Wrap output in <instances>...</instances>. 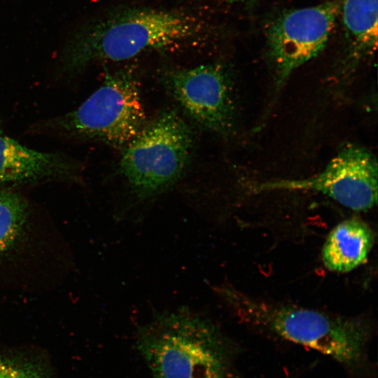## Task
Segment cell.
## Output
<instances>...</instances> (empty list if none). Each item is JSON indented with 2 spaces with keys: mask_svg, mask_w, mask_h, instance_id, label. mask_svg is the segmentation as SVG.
<instances>
[{
  "mask_svg": "<svg viewBox=\"0 0 378 378\" xmlns=\"http://www.w3.org/2000/svg\"><path fill=\"white\" fill-rule=\"evenodd\" d=\"M374 241V232L365 221L346 219L328 233L321 250L323 264L332 272H351L366 262Z\"/></svg>",
  "mask_w": 378,
  "mask_h": 378,
  "instance_id": "obj_10",
  "label": "cell"
},
{
  "mask_svg": "<svg viewBox=\"0 0 378 378\" xmlns=\"http://www.w3.org/2000/svg\"><path fill=\"white\" fill-rule=\"evenodd\" d=\"M0 378H42L35 370L0 356Z\"/></svg>",
  "mask_w": 378,
  "mask_h": 378,
  "instance_id": "obj_13",
  "label": "cell"
},
{
  "mask_svg": "<svg viewBox=\"0 0 378 378\" xmlns=\"http://www.w3.org/2000/svg\"><path fill=\"white\" fill-rule=\"evenodd\" d=\"M78 172V166L70 158L27 147L0 128L1 186L75 180Z\"/></svg>",
  "mask_w": 378,
  "mask_h": 378,
  "instance_id": "obj_9",
  "label": "cell"
},
{
  "mask_svg": "<svg viewBox=\"0 0 378 378\" xmlns=\"http://www.w3.org/2000/svg\"><path fill=\"white\" fill-rule=\"evenodd\" d=\"M232 1H244V0H232Z\"/></svg>",
  "mask_w": 378,
  "mask_h": 378,
  "instance_id": "obj_14",
  "label": "cell"
},
{
  "mask_svg": "<svg viewBox=\"0 0 378 378\" xmlns=\"http://www.w3.org/2000/svg\"><path fill=\"white\" fill-rule=\"evenodd\" d=\"M377 0H342L340 13L345 38L343 78L377 48Z\"/></svg>",
  "mask_w": 378,
  "mask_h": 378,
  "instance_id": "obj_11",
  "label": "cell"
},
{
  "mask_svg": "<svg viewBox=\"0 0 378 378\" xmlns=\"http://www.w3.org/2000/svg\"><path fill=\"white\" fill-rule=\"evenodd\" d=\"M255 192L309 190L326 195L342 206L366 211L377 202V162L367 148L349 143L318 174L307 178L266 181Z\"/></svg>",
  "mask_w": 378,
  "mask_h": 378,
  "instance_id": "obj_6",
  "label": "cell"
},
{
  "mask_svg": "<svg viewBox=\"0 0 378 378\" xmlns=\"http://www.w3.org/2000/svg\"><path fill=\"white\" fill-rule=\"evenodd\" d=\"M190 130L174 111L160 114L127 144L120 168L138 201L154 198L174 184L189 162Z\"/></svg>",
  "mask_w": 378,
  "mask_h": 378,
  "instance_id": "obj_5",
  "label": "cell"
},
{
  "mask_svg": "<svg viewBox=\"0 0 378 378\" xmlns=\"http://www.w3.org/2000/svg\"><path fill=\"white\" fill-rule=\"evenodd\" d=\"M219 297L244 323L314 349L345 365L363 359L370 328L361 318L270 302L230 286H216Z\"/></svg>",
  "mask_w": 378,
  "mask_h": 378,
  "instance_id": "obj_3",
  "label": "cell"
},
{
  "mask_svg": "<svg viewBox=\"0 0 378 378\" xmlns=\"http://www.w3.org/2000/svg\"><path fill=\"white\" fill-rule=\"evenodd\" d=\"M29 215L27 202L20 194L0 188V261L23 238Z\"/></svg>",
  "mask_w": 378,
  "mask_h": 378,
  "instance_id": "obj_12",
  "label": "cell"
},
{
  "mask_svg": "<svg viewBox=\"0 0 378 378\" xmlns=\"http://www.w3.org/2000/svg\"><path fill=\"white\" fill-rule=\"evenodd\" d=\"M341 1L290 10L271 24L267 31V55L276 93L296 69L324 48L340 15Z\"/></svg>",
  "mask_w": 378,
  "mask_h": 378,
  "instance_id": "obj_7",
  "label": "cell"
},
{
  "mask_svg": "<svg viewBox=\"0 0 378 378\" xmlns=\"http://www.w3.org/2000/svg\"><path fill=\"white\" fill-rule=\"evenodd\" d=\"M165 84L186 113L215 133L235 130L237 102L232 74L222 64H209L165 73Z\"/></svg>",
  "mask_w": 378,
  "mask_h": 378,
  "instance_id": "obj_8",
  "label": "cell"
},
{
  "mask_svg": "<svg viewBox=\"0 0 378 378\" xmlns=\"http://www.w3.org/2000/svg\"><path fill=\"white\" fill-rule=\"evenodd\" d=\"M136 347L155 378H228L232 348L209 318L180 308L155 313Z\"/></svg>",
  "mask_w": 378,
  "mask_h": 378,
  "instance_id": "obj_2",
  "label": "cell"
},
{
  "mask_svg": "<svg viewBox=\"0 0 378 378\" xmlns=\"http://www.w3.org/2000/svg\"><path fill=\"white\" fill-rule=\"evenodd\" d=\"M145 119L137 81L132 73L120 70L108 74L101 86L78 108L43 120L31 130L119 147L127 144L139 132Z\"/></svg>",
  "mask_w": 378,
  "mask_h": 378,
  "instance_id": "obj_4",
  "label": "cell"
},
{
  "mask_svg": "<svg viewBox=\"0 0 378 378\" xmlns=\"http://www.w3.org/2000/svg\"><path fill=\"white\" fill-rule=\"evenodd\" d=\"M204 21L183 12L130 8L76 30L59 55V72L75 76L102 60L122 61L148 50L180 47L200 39Z\"/></svg>",
  "mask_w": 378,
  "mask_h": 378,
  "instance_id": "obj_1",
  "label": "cell"
}]
</instances>
